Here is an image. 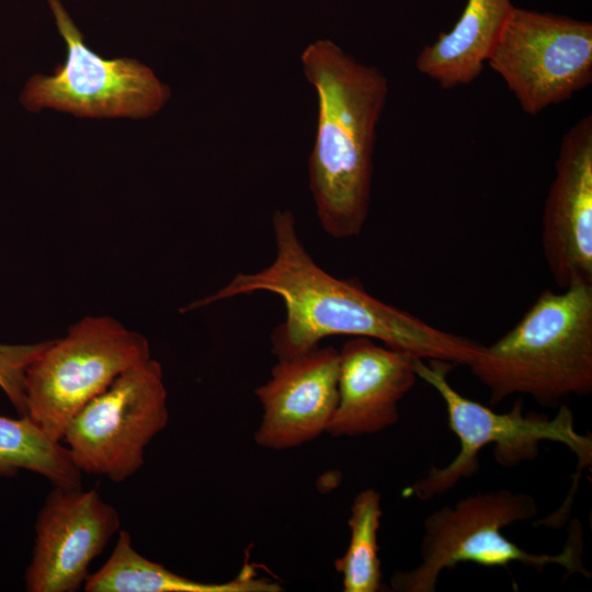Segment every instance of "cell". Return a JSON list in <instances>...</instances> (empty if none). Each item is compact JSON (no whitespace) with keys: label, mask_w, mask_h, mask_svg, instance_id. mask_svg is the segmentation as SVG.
<instances>
[{"label":"cell","mask_w":592,"mask_h":592,"mask_svg":"<svg viewBox=\"0 0 592 592\" xmlns=\"http://www.w3.org/2000/svg\"><path fill=\"white\" fill-rule=\"evenodd\" d=\"M454 364L442 360H414L418 378L431 386L442 398L448 426L459 441V452L445 466H432L428 474L403 490L406 497L429 500L454 488L459 480L473 477L479 469L478 455L493 444V456L502 467H514L535 459L540 443L555 442L569 448L579 460V474L592 460V439L576 430L573 413L560 405L557 413L523 411L519 398L506 412L462 395L448 380Z\"/></svg>","instance_id":"5"},{"label":"cell","mask_w":592,"mask_h":592,"mask_svg":"<svg viewBox=\"0 0 592 592\" xmlns=\"http://www.w3.org/2000/svg\"><path fill=\"white\" fill-rule=\"evenodd\" d=\"M537 514L538 506L532 496L509 489L477 492L437 509L424 520L419 563L394 573L392 591L434 592L444 570L467 562L489 568H506L519 562L537 572L557 565L569 574L589 578L591 573L582 562V533L577 521L562 550L555 555L527 551L503 534L506 526Z\"/></svg>","instance_id":"4"},{"label":"cell","mask_w":592,"mask_h":592,"mask_svg":"<svg viewBox=\"0 0 592 592\" xmlns=\"http://www.w3.org/2000/svg\"><path fill=\"white\" fill-rule=\"evenodd\" d=\"M67 45V57L54 73L34 75L21 104L32 112L52 109L87 118H148L171 96L153 70L134 58L106 59L90 49L60 0H47Z\"/></svg>","instance_id":"7"},{"label":"cell","mask_w":592,"mask_h":592,"mask_svg":"<svg viewBox=\"0 0 592 592\" xmlns=\"http://www.w3.org/2000/svg\"><path fill=\"white\" fill-rule=\"evenodd\" d=\"M497 406L526 395L547 408L592 391V284L543 291L520 321L470 365Z\"/></svg>","instance_id":"3"},{"label":"cell","mask_w":592,"mask_h":592,"mask_svg":"<svg viewBox=\"0 0 592 592\" xmlns=\"http://www.w3.org/2000/svg\"><path fill=\"white\" fill-rule=\"evenodd\" d=\"M151 358L147 339L110 316H88L50 340L24 375L26 417L60 441L69 421L126 371Z\"/></svg>","instance_id":"6"},{"label":"cell","mask_w":592,"mask_h":592,"mask_svg":"<svg viewBox=\"0 0 592 592\" xmlns=\"http://www.w3.org/2000/svg\"><path fill=\"white\" fill-rule=\"evenodd\" d=\"M339 350L320 344L278 358L254 394L262 419L254 433L261 447L286 449L327 432L338 402Z\"/></svg>","instance_id":"12"},{"label":"cell","mask_w":592,"mask_h":592,"mask_svg":"<svg viewBox=\"0 0 592 592\" xmlns=\"http://www.w3.org/2000/svg\"><path fill=\"white\" fill-rule=\"evenodd\" d=\"M300 62L318 104L308 161L318 220L332 238L355 237L369 212L376 130L388 80L328 38L308 44Z\"/></svg>","instance_id":"2"},{"label":"cell","mask_w":592,"mask_h":592,"mask_svg":"<svg viewBox=\"0 0 592 592\" xmlns=\"http://www.w3.org/2000/svg\"><path fill=\"white\" fill-rule=\"evenodd\" d=\"M48 341L33 344L0 343V388L21 414L26 417L24 375L27 366Z\"/></svg>","instance_id":"18"},{"label":"cell","mask_w":592,"mask_h":592,"mask_svg":"<svg viewBox=\"0 0 592 592\" xmlns=\"http://www.w3.org/2000/svg\"><path fill=\"white\" fill-rule=\"evenodd\" d=\"M514 7L511 0H466L454 26L419 53L418 71L445 90L473 82L482 72Z\"/></svg>","instance_id":"14"},{"label":"cell","mask_w":592,"mask_h":592,"mask_svg":"<svg viewBox=\"0 0 592 592\" xmlns=\"http://www.w3.org/2000/svg\"><path fill=\"white\" fill-rule=\"evenodd\" d=\"M168 421L162 367L151 357L91 399L61 441L81 473L122 482L144 465L145 448Z\"/></svg>","instance_id":"8"},{"label":"cell","mask_w":592,"mask_h":592,"mask_svg":"<svg viewBox=\"0 0 592 592\" xmlns=\"http://www.w3.org/2000/svg\"><path fill=\"white\" fill-rule=\"evenodd\" d=\"M119 527L118 512L95 489L54 487L36 520L26 590L78 591Z\"/></svg>","instance_id":"10"},{"label":"cell","mask_w":592,"mask_h":592,"mask_svg":"<svg viewBox=\"0 0 592 592\" xmlns=\"http://www.w3.org/2000/svg\"><path fill=\"white\" fill-rule=\"evenodd\" d=\"M542 249L559 288L592 284V116L562 136L542 216Z\"/></svg>","instance_id":"11"},{"label":"cell","mask_w":592,"mask_h":592,"mask_svg":"<svg viewBox=\"0 0 592 592\" xmlns=\"http://www.w3.org/2000/svg\"><path fill=\"white\" fill-rule=\"evenodd\" d=\"M487 64L538 115L592 82V23L514 7Z\"/></svg>","instance_id":"9"},{"label":"cell","mask_w":592,"mask_h":592,"mask_svg":"<svg viewBox=\"0 0 592 592\" xmlns=\"http://www.w3.org/2000/svg\"><path fill=\"white\" fill-rule=\"evenodd\" d=\"M87 592H278L282 587L260 577L244 563L238 576L227 582H202L179 576L160 563L143 557L132 544L128 532L119 531L106 562L86 580Z\"/></svg>","instance_id":"15"},{"label":"cell","mask_w":592,"mask_h":592,"mask_svg":"<svg viewBox=\"0 0 592 592\" xmlns=\"http://www.w3.org/2000/svg\"><path fill=\"white\" fill-rule=\"evenodd\" d=\"M380 500L378 491L365 489L352 502L348 520L350 542L343 556L334 561L344 592H377L382 588L378 557Z\"/></svg>","instance_id":"17"},{"label":"cell","mask_w":592,"mask_h":592,"mask_svg":"<svg viewBox=\"0 0 592 592\" xmlns=\"http://www.w3.org/2000/svg\"><path fill=\"white\" fill-rule=\"evenodd\" d=\"M20 469L45 477L54 487H81L82 473L60 441L29 417L0 415V475L12 476Z\"/></svg>","instance_id":"16"},{"label":"cell","mask_w":592,"mask_h":592,"mask_svg":"<svg viewBox=\"0 0 592 592\" xmlns=\"http://www.w3.org/2000/svg\"><path fill=\"white\" fill-rule=\"evenodd\" d=\"M339 354L338 402L327 432L353 437L394 425L418 379L415 357L368 338H352Z\"/></svg>","instance_id":"13"},{"label":"cell","mask_w":592,"mask_h":592,"mask_svg":"<svg viewBox=\"0 0 592 592\" xmlns=\"http://www.w3.org/2000/svg\"><path fill=\"white\" fill-rule=\"evenodd\" d=\"M275 257L252 273H237L216 293L181 309H198L255 292L278 296L285 319L272 331L276 358L306 352L332 335L378 340L384 345L421 360H442L469 366L483 345L437 329L419 317L371 295L356 278H339L311 258L303 244L294 214L276 209L272 215Z\"/></svg>","instance_id":"1"}]
</instances>
